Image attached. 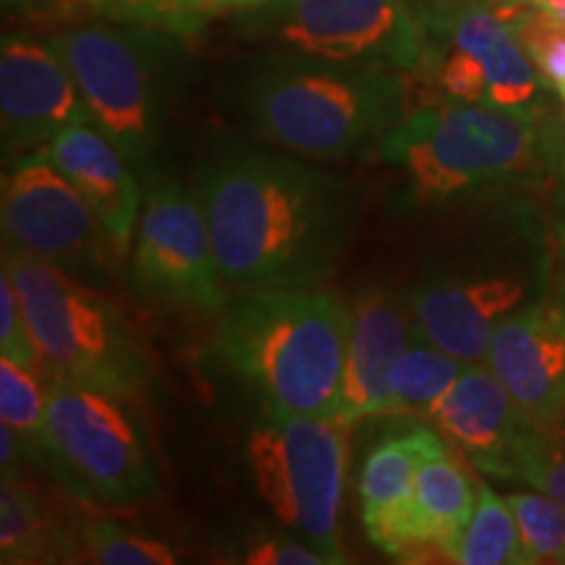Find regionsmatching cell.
<instances>
[{"instance_id": "cell-1", "label": "cell", "mask_w": 565, "mask_h": 565, "mask_svg": "<svg viewBox=\"0 0 565 565\" xmlns=\"http://www.w3.org/2000/svg\"><path fill=\"white\" fill-rule=\"evenodd\" d=\"M196 200L225 286L242 294L317 288L351 242V194L338 175L244 141L212 150Z\"/></svg>"}, {"instance_id": "cell-2", "label": "cell", "mask_w": 565, "mask_h": 565, "mask_svg": "<svg viewBox=\"0 0 565 565\" xmlns=\"http://www.w3.org/2000/svg\"><path fill=\"white\" fill-rule=\"evenodd\" d=\"M244 121L270 145L315 160H343L406 116L408 82L385 63L275 53L236 87Z\"/></svg>"}, {"instance_id": "cell-3", "label": "cell", "mask_w": 565, "mask_h": 565, "mask_svg": "<svg viewBox=\"0 0 565 565\" xmlns=\"http://www.w3.org/2000/svg\"><path fill=\"white\" fill-rule=\"evenodd\" d=\"M351 303L315 288L246 291L223 309L215 351L267 412L335 419Z\"/></svg>"}, {"instance_id": "cell-4", "label": "cell", "mask_w": 565, "mask_h": 565, "mask_svg": "<svg viewBox=\"0 0 565 565\" xmlns=\"http://www.w3.org/2000/svg\"><path fill=\"white\" fill-rule=\"evenodd\" d=\"M563 134L534 108L443 103L414 110L380 137L377 154L398 168L416 202H445L521 175L555 158Z\"/></svg>"}, {"instance_id": "cell-5", "label": "cell", "mask_w": 565, "mask_h": 565, "mask_svg": "<svg viewBox=\"0 0 565 565\" xmlns=\"http://www.w3.org/2000/svg\"><path fill=\"white\" fill-rule=\"evenodd\" d=\"M179 34L121 21H92L51 38L74 74L92 124L108 137L134 173L158 168L171 105L179 92Z\"/></svg>"}, {"instance_id": "cell-6", "label": "cell", "mask_w": 565, "mask_h": 565, "mask_svg": "<svg viewBox=\"0 0 565 565\" xmlns=\"http://www.w3.org/2000/svg\"><path fill=\"white\" fill-rule=\"evenodd\" d=\"M3 267L11 273L40 349L42 370L51 380L129 398L141 391L150 366L116 303L87 280L21 246H3Z\"/></svg>"}, {"instance_id": "cell-7", "label": "cell", "mask_w": 565, "mask_h": 565, "mask_svg": "<svg viewBox=\"0 0 565 565\" xmlns=\"http://www.w3.org/2000/svg\"><path fill=\"white\" fill-rule=\"evenodd\" d=\"M129 395L51 380L42 450L79 500L129 505L158 494L145 427Z\"/></svg>"}, {"instance_id": "cell-8", "label": "cell", "mask_w": 565, "mask_h": 565, "mask_svg": "<svg viewBox=\"0 0 565 565\" xmlns=\"http://www.w3.org/2000/svg\"><path fill=\"white\" fill-rule=\"evenodd\" d=\"M246 463L259 498L282 526L309 542L330 565L345 563L341 505L345 427L335 419L267 412L246 435Z\"/></svg>"}, {"instance_id": "cell-9", "label": "cell", "mask_w": 565, "mask_h": 565, "mask_svg": "<svg viewBox=\"0 0 565 565\" xmlns=\"http://www.w3.org/2000/svg\"><path fill=\"white\" fill-rule=\"evenodd\" d=\"M254 30L286 53L341 63L422 68L429 38L412 0H273Z\"/></svg>"}, {"instance_id": "cell-10", "label": "cell", "mask_w": 565, "mask_h": 565, "mask_svg": "<svg viewBox=\"0 0 565 565\" xmlns=\"http://www.w3.org/2000/svg\"><path fill=\"white\" fill-rule=\"evenodd\" d=\"M6 244L38 254L79 280H95L118 263L108 231L45 147L17 158L3 175Z\"/></svg>"}, {"instance_id": "cell-11", "label": "cell", "mask_w": 565, "mask_h": 565, "mask_svg": "<svg viewBox=\"0 0 565 565\" xmlns=\"http://www.w3.org/2000/svg\"><path fill=\"white\" fill-rule=\"evenodd\" d=\"M134 280L152 299L202 315L225 309V278L200 200L181 183H154L134 246Z\"/></svg>"}, {"instance_id": "cell-12", "label": "cell", "mask_w": 565, "mask_h": 565, "mask_svg": "<svg viewBox=\"0 0 565 565\" xmlns=\"http://www.w3.org/2000/svg\"><path fill=\"white\" fill-rule=\"evenodd\" d=\"M92 124L79 84L51 45L26 34H3L0 42V126L3 152L51 145L61 131Z\"/></svg>"}, {"instance_id": "cell-13", "label": "cell", "mask_w": 565, "mask_h": 565, "mask_svg": "<svg viewBox=\"0 0 565 565\" xmlns=\"http://www.w3.org/2000/svg\"><path fill=\"white\" fill-rule=\"evenodd\" d=\"M487 366L534 424L565 419V296L555 291L508 315Z\"/></svg>"}, {"instance_id": "cell-14", "label": "cell", "mask_w": 565, "mask_h": 565, "mask_svg": "<svg viewBox=\"0 0 565 565\" xmlns=\"http://www.w3.org/2000/svg\"><path fill=\"white\" fill-rule=\"evenodd\" d=\"M524 296V282L515 278L429 282L412 296L414 328L458 362H487L494 333L521 309Z\"/></svg>"}, {"instance_id": "cell-15", "label": "cell", "mask_w": 565, "mask_h": 565, "mask_svg": "<svg viewBox=\"0 0 565 565\" xmlns=\"http://www.w3.org/2000/svg\"><path fill=\"white\" fill-rule=\"evenodd\" d=\"M427 422L487 475L508 477V458L519 435L532 424L492 370L463 366Z\"/></svg>"}, {"instance_id": "cell-16", "label": "cell", "mask_w": 565, "mask_h": 565, "mask_svg": "<svg viewBox=\"0 0 565 565\" xmlns=\"http://www.w3.org/2000/svg\"><path fill=\"white\" fill-rule=\"evenodd\" d=\"M429 45L461 47L487 76V105L508 110L534 108L542 82L519 34L494 3H469L461 9L422 19Z\"/></svg>"}, {"instance_id": "cell-17", "label": "cell", "mask_w": 565, "mask_h": 565, "mask_svg": "<svg viewBox=\"0 0 565 565\" xmlns=\"http://www.w3.org/2000/svg\"><path fill=\"white\" fill-rule=\"evenodd\" d=\"M414 335V320L383 288H364L351 301V333L345 353L341 406L335 422L353 424L383 416L387 377Z\"/></svg>"}, {"instance_id": "cell-18", "label": "cell", "mask_w": 565, "mask_h": 565, "mask_svg": "<svg viewBox=\"0 0 565 565\" xmlns=\"http://www.w3.org/2000/svg\"><path fill=\"white\" fill-rule=\"evenodd\" d=\"M55 166L100 217L118 257H126L139 225V181L129 160L95 124H76L45 145Z\"/></svg>"}, {"instance_id": "cell-19", "label": "cell", "mask_w": 565, "mask_h": 565, "mask_svg": "<svg viewBox=\"0 0 565 565\" xmlns=\"http://www.w3.org/2000/svg\"><path fill=\"white\" fill-rule=\"evenodd\" d=\"M445 437L433 427L401 429L385 435L366 456L359 475V503L366 536L374 547L398 561L404 553V534L412 511L414 479L419 463L440 448Z\"/></svg>"}, {"instance_id": "cell-20", "label": "cell", "mask_w": 565, "mask_h": 565, "mask_svg": "<svg viewBox=\"0 0 565 565\" xmlns=\"http://www.w3.org/2000/svg\"><path fill=\"white\" fill-rule=\"evenodd\" d=\"M475 490L477 482H471L448 443L424 458L416 469L404 553L398 561H437L435 555L448 561L475 511Z\"/></svg>"}, {"instance_id": "cell-21", "label": "cell", "mask_w": 565, "mask_h": 565, "mask_svg": "<svg viewBox=\"0 0 565 565\" xmlns=\"http://www.w3.org/2000/svg\"><path fill=\"white\" fill-rule=\"evenodd\" d=\"M71 550V534L47 513L32 484L19 477H3L0 492V561L9 563H53Z\"/></svg>"}, {"instance_id": "cell-22", "label": "cell", "mask_w": 565, "mask_h": 565, "mask_svg": "<svg viewBox=\"0 0 565 565\" xmlns=\"http://www.w3.org/2000/svg\"><path fill=\"white\" fill-rule=\"evenodd\" d=\"M416 330V328H414ZM463 362L445 353L416 333V341L408 343L398 362L393 364L387 377L385 414H424L433 412L437 401L454 387Z\"/></svg>"}, {"instance_id": "cell-23", "label": "cell", "mask_w": 565, "mask_h": 565, "mask_svg": "<svg viewBox=\"0 0 565 565\" xmlns=\"http://www.w3.org/2000/svg\"><path fill=\"white\" fill-rule=\"evenodd\" d=\"M448 561L461 565H526L513 508L490 484L477 482L475 511Z\"/></svg>"}, {"instance_id": "cell-24", "label": "cell", "mask_w": 565, "mask_h": 565, "mask_svg": "<svg viewBox=\"0 0 565 565\" xmlns=\"http://www.w3.org/2000/svg\"><path fill=\"white\" fill-rule=\"evenodd\" d=\"M273 0H89L97 17L121 24H141L171 34L200 32L210 19L257 11Z\"/></svg>"}, {"instance_id": "cell-25", "label": "cell", "mask_w": 565, "mask_h": 565, "mask_svg": "<svg viewBox=\"0 0 565 565\" xmlns=\"http://www.w3.org/2000/svg\"><path fill=\"white\" fill-rule=\"evenodd\" d=\"M508 477L565 505V424H529L508 458Z\"/></svg>"}, {"instance_id": "cell-26", "label": "cell", "mask_w": 565, "mask_h": 565, "mask_svg": "<svg viewBox=\"0 0 565 565\" xmlns=\"http://www.w3.org/2000/svg\"><path fill=\"white\" fill-rule=\"evenodd\" d=\"M513 508L521 532L526 565L557 563L565 565V505L545 492H511L505 494Z\"/></svg>"}, {"instance_id": "cell-27", "label": "cell", "mask_w": 565, "mask_h": 565, "mask_svg": "<svg viewBox=\"0 0 565 565\" xmlns=\"http://www.w3.org/2000/svg\"><path fill=\"white\" fill-rule=\"evenodd\" d=\"M79 547L100 565H173L175 553L166 542L137 534L116 521H89L79 534Z\"/></svg>"}, {"instance_id": "cell-28", "label": "cell", "mask_w": 565, "mask_h": 565, "mask_svg": "<svg viewBox=\"0 0 565 565\" xmlns=\"http://www.w3.org/2000/svg\"><path fill=\"white\" fill-rule=\"evenodd\" d=\"M494 9L511 21L521 45L526 47L529 58L540 71L542 82L565 103V26L547 21L536 11L524 9V6L494 3Z\"/></svg>"}, {"instance_id": "cell-29", "label": "cell", "mask_w": 565, "mask_h": 565, "mask_svg": "<svg viewBox=\"0 0 565 565\" xmlns=\"http://www.w3.org/2000/svg\"><path fill=\"white\" fill-rule=\"evenodd\" d=\"M47 387L40 385L32 370L9 362H0V416L13 433L24 437L34 448H42L45 437Z\"/></svg>"}, {"instance_id": "cell-30", "label": "cell", "mask_w": 565, "mask_h": 565, "mask_svg": "<svg viewBox=\"0 0 565 565\" xmlns=\"http://www.w3.org/2000/svg\"><path fill=\"white\" fill-rule=\"evenodd\" d=\"M0 353L9 362L24 366V370L34 372L42 366L40 349L34 343L30 322H26L19 291L6 267L0 273Z\"/></svg>"}, {"instance_id": "cell-31", "label": "cell", "mask_w": 565, "mask_h": 565, "mask_svg": "<svg viewBox=\"0 0 565 565\" xmlns=\"http://www.w3.org/2000/svg\"><path fill=\"white\" fill-rule=\"evenodd\" d=\"M244 563L249 565H330L320 550L309 542H296L286 534H263L244 550Z\"/></svg>"}, {"instance_id": "cell-32", "label": "cell", "mask_w": 565, "mask_h": 565, "mask_svg": "<svg viewBox=\"0 0 565 565\" xmlns=\"http://www.w3.org/2000/svg\"><path fill=\"white\" fill-rule=\"evenodd\" d=\"M500 6H524V9H532L545 17L547 21H555V24L565 26V0H494Z\"/></svg>"}, {"instance_id": "cell-33", "label": "cell", "mask_w": 565, "mask_h": 565, "mask_svg": "<svg viewBox=\"0 0 565 565\" xmlns=\"http://www.w3.org/2000/svg\"><path fill=\"white\" fill-rule=\"evenodd\" d=\"M469 3H494V0H412V6L419 13V19L437 17V13L461 9V6Z\"/></svg>"}, {"instance_id": "cell-34", "label": "cell", "mask_w": 565, "mask_h": 565, "mask_svg": "<svg viewBox=\"0 0 565 565\" xmlns=\"http://www.w3.org/2000/svg\"><path fill=\"white\" fill-rule=\"evenodd\" d=\"M557 291L565 296V225L561 228V236H557Z\"/></svg>"}, {"instance_id": "cell-35", "label": "cell", "mask_w": 565, "mask_h": 565, "mask_svg": "<svg viewBox=\"0 0 565 565\" xmlns=\"http://www.w3.org/2000/svg\"><path fill=\"white\" fill-rule=\"evenodd\" d=\"M555 158H563V166H565V139L561 141V147H557V154ZM563 179H565V171H563Z\"/></svg>"}, {"instance_id": "cell-36", "label": "cell", "mask_w": 565, "mask_h": 565, "mask_svg": "<svg viewBox=\"0 0 565 565\" xmlns=\"http://www.w3.org/2000/svg\"><path fill=\"white\" fill-rule=\"evenodd\" d=\"M17 3H21V0H3L6 9H9V6H17Z\"/></svg>"}]
</instances>
